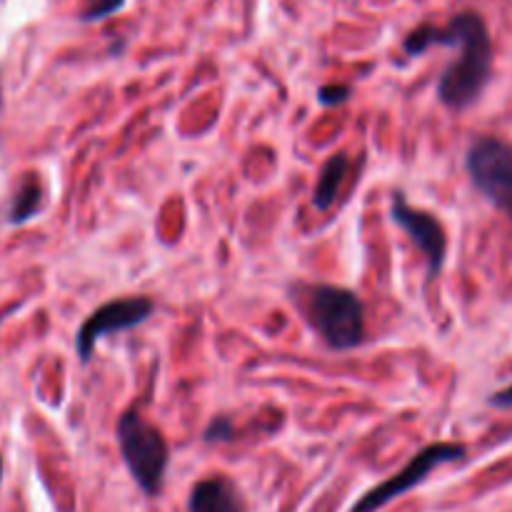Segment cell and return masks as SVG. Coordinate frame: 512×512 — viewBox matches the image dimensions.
Returning a JSON list of instances; mask_svg holds the SVG:
<instances>
[{"mask_svg":"<svg viewBox=\"0 0 512 512\" xmlns=\"http://www.w3.org/2000/svg\"><path fill=\"white\" fill-rule=\"evenodd\" d=\"M123 5H125V0H95V3L90 5L83 15H80V20H83V23H95V20H103V18H108V15L123 10Z\"/></svg>","mask_w":512,"mask_h":512,"instance_id":"11","label":"cell"},{"mask_svg":"<svg viewBox=\"0 0 512 512\" xmlns=\"http://www.w3.org/2000/svg\"><path fill=\"white\" fill-rule=\"evenodd\" d=\"M190 512H248L238 485L225 475H213L193 485L188 498Z\"/></svg>","mask_w":512,"mask_h":512,"instance_id":"8","label":"cell"},{"mask_svg":"<svg viewBox=\"0 0 512 512\" xmlns=\"http://www.w3.org/2000/svg\"><path fill=\"white\" fill-rule=\"evenodd\" d=\"M390 215L395 223L410 235L420 253L428 260V280H435L445 265V255H448V238H445V228L435 215L425 213V210L413 208L403 193L393 195L390 203Z\"/></svg>","mask_w":512,"mask_h":512,"instance_id":"7","label":"cell"},{"mask_svg":"<svg viewBox=\"0 0 512 512\" xmlns=\"http://www.w3.org/2000/svg\"><path fill=\"white\" fill-rule=\"evenodd\" d=\"M308 323L333 350H353L365 338V305L338 285H305L298 298Z\"/></svg>","mask_w":512,"mask_h":512,"instance_id":"2","label":"cell"},{"mask_svg":"<svg viewBox=\"0 0 512 512\" xmlns=\"http://www.w3.org/2000/svg\"><path fill=\"white\" fill-rule=\"evenodd\" d=\"M465 168L475 188L512 220V145L490 135L473 140Z\"/></svg>","mask_w":512,"mask_h":512,"instance_id":"4","label":"cell"},{"mask_svg":"<svg viewBox=\"0 0 512 512\" xmlns=\"http://www.w3.org/2000/svg\"><path fill=\"white\" fill-rule=\"evenodd\" d=\"M348 170H350V160L345 153H335L325 160L323 170H320L318 175V183H315V190H313L315 208L323 210V213L325 210H330V205L338 200V193L340 188H343Z\"/></svg>","mask_w":512,"mask_h":512,"instance_id":"9","label":"cell"},{"mask_svg":"<svg viewBox=\"0 0 512 512\" xmlns=\"http://www.w3.org/2000/svg\"><path fill=\"white\" fill-rule=\"evenodd\" d=\"M490 403H493L495 408H512V388L495 393L493 398H490Z\"/></svg>","mask_w":512,"mask_h":512,"instance_id":"14","label":"cell"},{"mask_svg":"<svg viewBox=\"0 0 512 512\" xmlns=\"http://www.w3.org/2000/svg\"><path fill=\"white\" fill-rule=\"evenodd\" d=\"M445 45L458 48V58L445 68L438 80V98L445 108L465 110L480 98L493 70V43L485 20L473 10L453 15L443 28L420 25L405 38L403 50L408 55H423L425 50Z\"/></svg>","mask_w":512,"mask_h":512,"instance_id":"1","label":"cell"},{"mask_svg":"<svg viewBox=\"0 0 512 512\" xmlns=\"http://www.w3.org/2000/svg\"><path fill=\"white\" fill-rule=\"evenodd\" d=\"M348 98H350L348 85H323V88L318 90V100L320 105H325V108H333V105L345 103Z\"/></svg>","mask_w":512,"mask_h":512,"instance_id":"13","label":"cell"},{"mask_svg":"<svg viewBox=\"0 0 512 512\" xmlns=\"http://www.w3.org/2000/svg\"><path fill=\"white\" fill-rule=\"evenodd\" d=\"M43 208V185L35 175H28V178L20 183V188L15 190L13 203L8 208V220L10 225H23L28 223L30 218L40 213Z\"/></svg>","mask_w":512,"mask_h":512,"instance_id":"10","label":"cell"},{"mask_svg":"<svg viewBox=\"0 0 512 512\" xmlns=\"http://www.w3.org/2000/svg\"><path fill=\"white\" fill-rule=\"evenodd\" d=\"M0 483H3V458H0Z\"/></svg>","mask_w":512,"mask_h":512,"instance_id":"15","label":"cell"},{"mask_svg":"<svg viewBox=\"0 0 512 512\" xmlns=\"http://www.w3.org/2000/svg\"><path fill=\"white\" fill-rule=\"evenodd\" d=\"M463 458H465V448L458 443L428 445V448L420 450V453L415 455V458L410 460L400 473H395L393 478L383 480V483L375 485L373 490H368V493H365L363 498L350 508V512H378L388 503H393L395 498H400V495L418 488L423 480H428V475L433 473L435 468L455 463V460H463Z\"/></svg>","mask_w":512,"mask_h":512,"instance_id":"5","label":"cell"},{"mask_svg":"<svg viewBox=\"0 0 512 512\" xmlns=\"http://www.w3.org/2000/svg\"><path fill=\"white\" fill-rule=\"evenodd\" d=\"M153 310L155 303L150 298H145V295L115 298L103 303L100 308H95L83 320V325L78 328V335H75V350H78L80 363H90L95 345L100 340L108 338V335L138 328V325H143L153 315Z\"/></svg>","mask_w":512,"mask_h":512,"instance_id":"6","label":"cell"},{"mask_svg":"<svg viewBox=\"0 0 512 512\" xmlns=\"http://www.w3.org/2000/svg\"><path fill=\"white\" fill-rule=\"evenodd\" d=\"M235 438V428L228 418H215L205 430V443H230Z\"/></svg>","mask_w":512,"mask_h":512,"instance_id":"12","label":"cell"},{"mask_svg":"<svg viewBox=\"0 0 512 512\" xmlns=\"http://www.w3.org/2000/svg\"><path fill=\"white\" fill-rule=\"evenodd\" d=\"M115 438H118L125 468L133 475L140 493L148 495V498L160 495L165 483V470L170 463V450L163 433L153 428L138 410L130 408L120 415Z\"/></svg>","mask_w":512,"mask_h":512,"instance_id":"3","label":"cell"}]
</instances>
